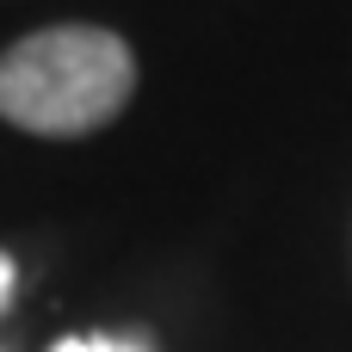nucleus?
Returning a JSON list of instances; mask_svg holds the SVG:
<instances>
[{
	"label": "nucleus",
	"mask_w": 352,
	"mask_h": 352,
	"mask_svg": "<svg viewBox=\"0 0 352 352\" xmlns=\"http://www.w3.org/2000/svg\"><path fill=\"white\" fill-rule=\"evenodd\" d=\"M130 93V43L99 25H50L0 56V118L31 136H87L111 124Z\"/></svg>",
	"instance_id": "f257e3e1"
},
{
	"label": "nucleus",
	"mask_w": 352,
	"mask_h": 352,
	"mask_svg": "<svg viewBox=\"0 0 352 352\" xmlns=\"http://www.w3.org/2000/svg\"><path fill=\"white\" fill-rule=\"evenodd\" d=\"M56 352H148L142 340H118V334H74V340H62Z\"/></svg>",
	"instance_id": "f03ea898"
},
{
	"label": "nucleus",
	"mask_w": 352,
	"mask_h": 352,
	"mask_svg": "<svg viewBox=\"0 0 352 352\" xmlns=\"http://www.w3.org/2000/svg\"><path fill=\"white\" fill-rule=\"evenodd\" d=\"M6 297H12V260L0 254V309H6Z\"/></svg>",
	"instance_id": "7ed1b4c3"
}]
</instances>
